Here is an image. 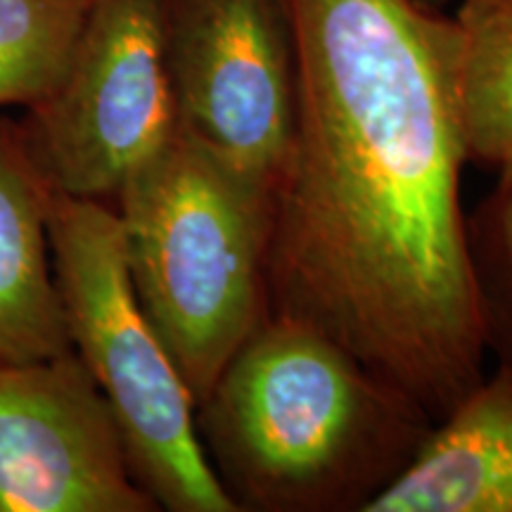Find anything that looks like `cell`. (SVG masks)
<instances>
[{
  "label": "cell",
  "mask_w": 512,
  "mask_h": 512,
  "mask_svg": "<svg viewBox=\"0 0 512 512\" xmlns=\"http://www.w3.org/2000/svg\"><path fill=\"white\" fill-rule=\"evenodd\" d=\"M299 102L275 188L271 313L437 422L484 380L463 211L458 29L425 0H292Z\"/></svg>",
  "instance_id": "cell-1"
},
{
  "label": "cell",
  "mask_w": 512,
  "mask_h": 512,
  "mask_svg": "<svg viewBox=\"0 0 512 512\" xmlns=\"http://www.w3.org/2000/svg\"><path fill=\"white\" fill-rule=\"evenodd\" d=\"M432 427L418 401L285 313L197 403L204 453L238 512H368Z\"/></svg>",
  "instance_id": "cell-2"
},
{
  "label": "cell",
  "mask_w": 512,
  "mask_h": 512,
  "mask_svg": "<svg viewBox=\"0 0 512 512\" xmlns=\"http://www.w3.org/2000/svg\"><path fill=\"white\" fill-rule=\"evenodd\" d=\"M114 200L138 302L200 403L271 316L275 188L178 121Z\"/></svg>",
  "instance_id": "cell-3"
},
{
  "label": "cell",
  "mask_w": 512,
  "mask_h": 512,
  "mask_svg": "<svg viewBox=\"0 0 512 512\" xmlns=\"http://www.w3.org/2000/svg\"><path fill=\"white\" fill-rule=\"evenodd\" d=\"M48 235L72 349L110 403L136 484L159 510L238 512L204 453L195 396L133 290L117 209L55 188Z\"/></svg>",
  "instance_id": "cell-4"
},
{
  "label": "cell",
  "mask_w": 512,
  "mask_h": 512,
  "mask_svg": "<svg viewBox=\"0 0 512 512\" xmlns=\"http://www.w3.org/2000/svg\"><path fill=\"white\" fill-rule=\"evenodd\" d=\"M24 126L57 190L114 200L178 126L164 0H91L60 86Z\"/></svg>",
  "instance_id": "cell-5"
},
{
  "label": "cell",
  "mask_w": 512,
  "mask_h": 512,
  "mask_svg": "<svg viewBox=\"0 0 512 512\" xmlns=\"http://www.w3.org/2000/svg\"><path fill=\"white\" fill-rule=\"evenodd\" d=\"M178 121L278 188L299 102L292 0H164Z\"/></svg>",
  "instance_id": "cell-6"
},
{
  "label": "cell",
  "mask_w": 512,
  "mask_h": 512,
  "mask_svg": "<svg viewBox=\"0 0 512 512\" xmlns=\"http://www.w3.org/2000/svg\"><path fill=\"white\" fill-rule=\"evenodd\" d=\"M76 351L0 366V512H155Z\"/></svg>",
  "instance_id": "cell-7"
},
{
  "label": "cell",
  "mask_w": 512,
  "mask_h": 512,
  "mask_svg": "<svg viewBox=\"0 0 512 512\" xmlns=\"http://www.w3.org/2000/svg\"><path fill=\"white\" fill-rule=\"evenodd\" d=\"M53 195L24 119L0 117V366L72 351L50 252Z\"/></svg>",
  "instance_id": "cell-8"
},
{
  "label": "cell",
  "mask_w": 512,
  "mask_h": 512,
  "mask_svg": "<svg viewBox=\"0 0 512 512\" xmlns=\"http://www.w3.org/2000/svg\"><path fill=\"white\" fill-rule=\"evenodd\" d=\"M368 512H512V384L484 377Z\"/></svg>",
  "instance_id": "cell-9"
},
{
  "label": "cell",
  "mask_w": 512,
  "mask_h": 512,
  "mask_svg": "<svg viewBox=\"0 0 512 512\" xmlns=\"http://www.w3.org/2000/svg\"><path fill=\"white\" fill-rule=\"evenodd\" d=\"M453 22L467 159L512 183V0H460Z\"/></svg>",
  "instance_id": "cell-10"
},
{
  "label": "cell",
  "mask_w": 512,
  "mask_h": 512,
  "mask_svg": "<svg viewBox=\"0 0 512 512\" xmlns=\"http://www.w3.org/2000/svg\"><path fill=\"white\" fill-rule=\"evenodd\" d=\"M91 0H0V107L31 110L60 86Z\"/></svg>",
  "instance_id": "cell-11"
},
{
  "label": "cell",
  "mask_w": 512,
  "mask_h": 512,
  "mask_svg": "<svg viewBox=\"0 0 512 512\" xmlns=\"http://www.w3.org/2000/svg\"><path fill=\"white\" fill-rule=\"evenodd\" d=\"M467 245L484 349L512 384V183H496L467 216Z\"/></svg>",
  "instance_id": "cell-12"
},
{
  "label": "cell",
  "mask_w": 512,
  "mask_h": 512,
  "mask_svg": "<svg viewBox=\"0 0 512 512\" xmlns=\"http://www.w3.org/2000/svg\"><path fill=\"white\" fill-rule=\"evenodd\" d=\"M425 3H430V5H437V8H441V5H446L448 0H425Z\"/></svg>",
  "instance_id": "cell-13"
}]
</instances>
